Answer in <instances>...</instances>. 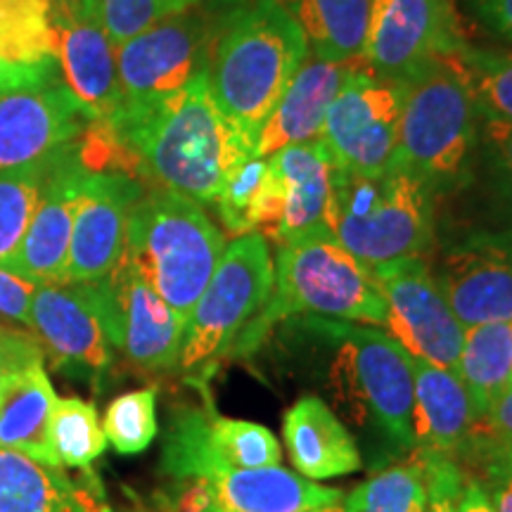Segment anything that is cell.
<instances>
[{"mask_svg": "<svg viewBox=\"0 0 512 512\" xmlns=\"http://www.w3.org/2000/svg\"><path fill=\"white\" fill-rule=\"evenodd\" d=\"M484 119V136L489 140L491 152L498 159V169L503 171L505 183H508L510 195H512V124L510 121H501L494 117H482Z\"/></svg>", "mask_w": 512, "mask_h": 512, "instance_id": "obj_45", "label": "cell"}, {"mask_svg": "<svg viewBox=\"0 0 512 512\" xmlns=\"http://www.w3.org/2000/svg\"><path fill=\"white\" fill-rule=\"evenodd\" d=\"M413 451L463 463L479 432V415L463 380L451 370L411 356Z\"/></svg>", "mask_w": 512, "mask_h": 512, "instance_id": "obj_21", "label": "cell"}, {"mask_svg": "<svg viewBox=\"0 0 512 512\" xmlns=\"http://www.w3.org/2000/svg\"><path fill=\"white\" fill-rule=\"evenodd\" d=\"M510 387H512V377H510Z\"/></svg>", "mask_w": 512, "mask_h": 512, "instance_id": "obj_51", "label": "cell"}, {"mask_svg": "<svg viewBox=\"0 0 512 512\" xmlns=\"http://www.w3.org/2000/svg\"><path fill=\"white\" fill-rule=\"evenodd\" d=\"M309 55L297 17L283 0H252L230 12L207 67L214 102L256 145L261 126Z\"/></svg>", "mask_w": 512, "mask_h": 512, "instance_id": "obj_2", "label": "cell"}, {"mask_svg": "<svg viewBox=\"0 0 512 512\" xmlns=\"http://www.w3.org/2000/svg\"><path fill=\"white\" fill-rule=\"evenodd\" d=\"M432 273L465 328L512 320V233L460 242Z\"/></svg>", "mask_w": 512, "mask_h": 512, "instance_id": "obj_18", "label": "cell"}, {"mask_svg": "<svg viewBox=\"0 0 512 512\" xmlns=\"http://www.w3.org/2000/svg\"><path fill=\"white\" fill-rule=\"evenodd\" d=\"M458 377L463 380L477 415L484 418L496 396L510 387L512 320L465 328Z\"/></svg>", "mask_w": 512, "mask_h": 512, "instance_id": "obj_29", "label": "cell"}, {"mask_svg": "<svg viewBox=\"0 0 512 512\" xmlns=\"http://www.w3.org/2000/svg\"><path fill=\"white\" fill-rule=\"evenodd\" d=\"M479 427L496 444L512 448V387L496 396L484 418H479Z\"/></svg>", "mask_w": 512, "mask_h": 512, "instance_id": "obj_43", "label": "cell"}, {"mask_svg": "<svg viewBox=\"0 0 512 512\" xmlns=\"http://www.w3.org/2000/svg\"><path fill=\"white\" fill-rule=\"evenodd\" d=\"M38 283L15 275L0 268V318L12 320V323L31 325V299H34Z\"/></svg>", "mask_w": 512, "mask_h": 512, "instance_id": "obj_42", "label": "cell"}, {"mask_svg": "<svg viewBox=\"0 0 512 512\" xmlns=\"http://www.w3.org/2000/svg\"><path fill=\"white\" fill-rule=\"evenodd\" d=\"M271 242L261 233L233 238L185 323L178 368L209 377L216 363L230 358L238 339L259 318L273 292Z\"/></svg>", "mask_w": 512, "mask_h": 512, "instance_id": "obj_9", "label": "cell"}, {"mask_svg": "<svg viewBox=\"0 0 512 512\" xmlns=\"http://www.w3.org/2000/svg\"><path fill=\"white\" fill-rule=\"evenodd\" d=\"M124 512H152V510H150V508H145V505H140V503H138V505H133L131 510H124Z\"/></svg>", "mask_w": 512, "mask_h": 512, "instance_id": "obj_48", "label": "cell"}, {"mask_svg": "<svg viewBox=\"0 0 512 512\" xmlns=\"http://www.w3.org/2000/svg\"><path fill=\"white\" fill-rule=\"evenodd\" d=\"M453 55L470 83L479 114L512 124V53L465 43Z\"/></svg>", "mask_w": 512, "mask_h": 512, "instance_id": "obj_35", "label": "cell"}, {"mask_svg": "<svg viewBox=\"0 0 512 512\" xmlns=\"http://www.w3.org/2000/svg\"><path fill=\"white\" fill-rule=\"evenodd\" d=\"M211 446L226 470H254L283 463V448L275 434L249 420L211 415Z\"/></svg>", "mask_w": 512, "mask_h": 512, "instance_id": "obj_36", "label": "cell"}, {"mask_svg": "<svg viewBox=\"0 0 512 512\" xmlns=\"http://www.w3.org/2000/svg\"><path fill=\"white\" fill-rule=\"evenodd\" d=\"M214 204L223 228L233 238L261 233L271 242L283 214V200L268 157L254 155L235 166Z\"/></svg>", "mask_w": 512, "mask_h": 512, "instance_id": "obj_27", "label": "cell"}, {"mask_svg": "<svg viewBox=\"0 0 512 512\" xmlns=\"http://www.w3.org/2000/svg\"><path fill=\"white\" fill-rule=\"evenodd\" d=\"M458 512H496L491 498L486 496L484 486L475 477H467L465 489L458 501Z\"/></svg>", "mask_w": 512, "mask_h": 512, "instance_id": "obj_47", "label": "cell"}, {"mask_svg": "<svg viewBox=\"0 0 512 512\" xmlns=\"http://www.w3.org/2000/svg\"><path fill=\"white\" fill-rule=\"evenodd\" d=\"M55 401L57 394L43 363L12 377L0 396V448L60 467L48 441Z\"/></svg>", "mask_w": 512, "mask_h": 512, "instance_id": "obj_26", "label": "cell"}, {"mask_svg": "<svg viewBox=\"0 0 512 512\" xmlns=\"http://www.w3.org/2000/svg\"><path fill=\"white\" fill-rule=\"evenodd\" d=\"M202 3L117 46L121 119L112 131L114 140L207 72L216 36L230 12Z\"/></svg>", "mask_w": 512, "mask_h": 512, "instance_id": "obj_8", "label": "cell"}, {"mask_svg": "<svg viewBox=\"0 0 512 512\" xmlns=\"http://www.w3.org/2000/svg\"><path fill=\"white\" fill-rule=\"evenodd\" d=\"M273 292L259 318L238 339L230 356H247L266 342L275 323L292 316L349 320L380 328L387 304L373 273L328 228L283 242L275 252Z\"/></svg>", "mask_w": 512, "mask_h": 512, "instance_id": "obj_3", "label": "cell"}, {"mask_svg": "<svg viewBox=\"0 0 512 512\" xmlns=\"http://www.w3.org/2000/svg\"><path fill=\"white\" fill-rule=\"evenodd\" d=\"M370 273L387 304L389 335L413 358L458 375L465 325L448 306L432 266L425 259H399Z\"/></svg>", "mask_w": 512, "mask_h": 512, "instance_id": "obj_12", "label": "cell"}, {"mask_svg": "<svg viewBox=\"0 0 512 512\" xmlns=\"http://www.w3.org/2000/svg\"><path fill=\"white\" fill-rule=\"evenodd\" d=\"M505 448V446H503ZM508 453H510V456H512V448H508Z\"/></svg>", "mask_w": 512, "mask_h": 512, "instance_id": "obj_50", "label": "cell"}, {"mask_svg": "<svg viewBox=\"0 0 512 512\" xmlns=\"http://www.w3.org/2000/svg\"><path fill=\"white\" fill-rule=\"evenodd\" d=\"M427 477L418 453H408L399 465L380 470L377 475L351 489L344 496L342 512H425Z\"/></svg>", "mask_w": 512, "mask_h": 512, "instance_id": "obj_31", "label": "cell"}, {"mask_svg": "<svg viewBox=\"0 0 512 512\" xmlns=\"http://www.w3.org/2000/svg\"><path fill=\"white\" fill-rule=\"evenodd\" d=\"M209 484L214 508L223 512H320L344 503L342 489L320 486L280 465L228 470Z\"/></svg>", "mask_w": 512, "mask_h": 512, "instance_id": "obj_25", "label": "cell"}, {"mask_svg": "<svg viewBox=\"0 0 512 512\" xmlns=\"http://www.w3.org/2000/svg\"><path fill=\"white\" fill-rule=\"evenodd\" d=\"M325 228L366 268L425 259L434 242L430 185L403 169L380 176L335 169Z\"/></svg>", "mask_w": 512, "mask_h": 512, "instance_id": "obj_6", "label": "cell"}, {"mask_svg": "<svg viewBox=\"0 0 512 512\" xmlns=\"http://www.w3.org/2000/svg\"><path fill=\"white\" fill-rule=\"evenodd\" d=\"M306 328L335 347L328 392L339 413L361 430H373L392 448L411 453L413 368L411 354L375 325L304 316Z\"/></svg>", "mask_w": 512, "mask_h": 512, "instance_id": "obj_4", "label": "cell"}, {"mask_svg": "<svg viewBox=\"0 0 512 512\" xmlns=\"http://www.w3.org/2000/svg\"><path fill=\"white\" fill-rule=\"evenodd\" d=\"M86 121L62 81L0 93V174L55 162L81 136Z\"/></svg>", "mask_w": 512, "mask_h": 512, "instance_id": "obj_15", "label": "cell"}, {"mask_svg": "<svg viewBox=\"0 0 512 512\" xmlns=\"http://www.w3.org/2000/svg\"><path fill=\"white\" fill-rule=\"evenodd\" d=\"M140 185L124 171H86L74 209L64 283H95L119 264Z\"/></svg>", "mask_w": 512, "mask_h": 512, "instance_id": "obj_16", "label": "cell"}, {"mask_svg": "<svg viewBox=\"0 0 512 512\" xmlns=\"http://www.w3.org/2000/svg\"><path fill=\"white\" fill-rule=\"evenodd\" d=\"M460 467L465 472H477V475L467 477H475L484 486L496 512H512V456L508 448L496 444L486 434H479L475 446Z\"/></svg>", "mask_w": 512, "mask_h": 512, "instance_id": "obj_39", "label": "cell"}, {"mask_svg": "<svg viewBox=\"0 0 512 512\" xmlns=\"http://www.w3.org/2000/svg\"><path fill=\"white\" fill-rule=\"evenodd\" d=\"M287 8L311 53L335 62H363L373 0H292Z\"/></svg>", "mask_w": 512, "mask_h": 512, "instance_id": "obj_28", "label": "cell"}, {"mask_svg": "<svg viewBox=\"0 0 512 512\" xmlns=\"http://www.w3.org/2000/svg\"><path fill=\"white\" fill-rule=\"evenodd\" d=\"M117 140L136 155L159 188L181 192L200 204L216 202L235 166L254 157L252 140L214 102L207 72L128 126Z\"/></svg>", "mask_w": 512, "mask_h": 512, "instance_id": "obj_1", "label": "cell"}, {"mask_svg": "<svg viewBox=\"0 0 512 512\" xmlns=\"http://www.w3.org/2000/svg\"><path fill=\"white\" fill-rule=\"evenodd\" d=\"M29 328L55 368L91 382L105 380L110 373L112 347L83 283H38Z\"/></svg>", "mask_w": 512, "mask_h": 512, "instance_id": "obj_17", "label": "cell"}, {"mask_svg": "<svg viewBox=\"0 0 512 512\" xmlns=\"http://www.w3.org/2000/svg\"><path fill=\"white\" fill-rule=\"evenodd\" d=\"M399 119V83L358 69L332 102L318 140L342 174L380 176L396 164Z\"/></svg>", "mask_w": 512, "mask_h": 512, "instance_id": "obj_11", "label": "cell"}, {"mask_svg": "<svg viewBox=\"0 0 512 512\" xmlns=\"http://www.w3.org/2000/svg\"><path fill=\"white\" fill-rule=\"evenodd\" d=\"M55 64H34V67H24V64H10L0 60V93L15 91L24 86H41V83L55 81Z\"/></svg>", "mask_w": 512, "mask_h": 512, "instance_id": "obj_44", "label": "cell"}, {"mask_svg": "<svg viewBox=\"0 0 512 512\" xmlns=\"http://www.w3.org/2000/svg\"><path fill=\"white\" fill-rule=\"evenodd\" d=\"M162 472L171 479H214L228 472L211 446V413L181 408L171 415L162 448Z\"/></svg>", "mask_w": 512, "mask_h": 512, "instance_id": "obj_30", "label": "cell"}, {"mask_svg": "<svg viewBox=\"0 0 512 512\" xmlns=\"http://www.w3.org/2000/svg\"><path fill=\"white\" fill-rule=\"evenodd\" d=\"M226 245V235L202 204L181 192H140L128 211L124 256L183 323L209 285Z\"/></svg>", "mask_w": 512, "mask_h": 512, "instance_id": "obj_5", "label": "cell"}, {"mask_svg": "<svg viewBox=\"0 0 512 512\" xmlns=\"http://www.w3.org/2000/svg\"><path fill=\"white\" fill-rule=\"evenodd\" d=\"M363 62H335L316 53L304 57L297 74L287 83L285 93L275 102L273 112L256 136L254 155L271 157L292 145L313 143L320 138L332 102Z\"/></svg>", "mask_w": 512, "mask_h": 512, "instance_id": "obj_20", "label": "cell"}, {"mask_svg": "<svg viewBox=\"0 0 512 512\" xmlns=\"http://www.w3.org/2000/svg\"><path fill=\"white\" fill-rule=\"evenodd\" d=\"M48 166L0 174V268L5 271H10L24 235H27Z\"/></svg>", "mask_w": 512, "mask_h": 512, "instance_id": "obj_34", "label": "cell"}, {"mask_svg": "<svg viewBox=\"0 0 512 512\" xmlns=\"http://www.w3.org/2000/svg\"><path fill=\"white\" fill-rule=\"evenodd\" d=\"M86 171L81 157H69L67 152L48 166L41 197L10 273L31 283H64L74 209Z\"/></svg>", "mask_w": 512, "mask_h": 512, "instance_id": "obj_19", "label": "cell"}, {"mask_svg": "<svg viewBox=\"0 0 512 512\" xmlns=\"http://www.w3.org/2000/svg\"><path fill=\"white\" fill-rule=\"evenodd\" d=\"M200 3L202 0H79L81 10L105 29L114 48Z\"/></svg>", "mask_w": 512, "mask_h": 512, "instance_id": "obj_38", "label": "cell"}, {"mask_svg": "<svg viewBox=\"0 0 512 512\" xmlns=\"http://www.w3.org/2000/svg\"><path fill=\"white\" fill-rule=\"evenodd\" d=\"M53 53L62 83L91 124L112 133L121 119L117 48L79 0H53Z\"/></svg>", "mask_w": 512, "mask_h": 512, "instance_id": "obj_14", "label": "cell"}, {"mask_svg": "<svg viewBox=\"0 0 512 512\" xmlns=\"http://www.w3.org/2000/svg\"><path fill=\"white\" fill-rule=\"evenodd\" d=\"M0 512H112L105 491L83 470L74 482L64 467L38 463L10 448H0Z\"/></svg>", "mask_w": 512, "mask_h": 512, "instance_id": "obj_22", "label": "cell"}, {"mask_svg": "<svg viewBox=\"0 0 512 512\" xmlns=\"http://www.w3.org/2000/svg\"><path fill=\"white\" fill-rule=\"evenodd\" d=\"M53 0H0V60L10 64H50L53 53Z\"/></svg>", "mask_w": 512, "mask_h": 512, "instance_id": "obj_32", "label": "cell"}, {"mask_svg": "<svg viewBox=\"0 0 512 512\" xmlns=\"http://www.w3.org/2000/svg\"><path fill=\"white\" fill-rule=\"evenodd\" d=\"M209 512H223V510H216V508H211ZM320 512H342V508H332V510H320Z\"/></svg>", "mask_w": 512, "mask_h": 512, "instance_id": "obj_49", "label": "cell"}, {"mask_svg": "<svg viewBox=\"0 0 512 512\" xmlns=\"http://www.w3.org/2000/svg\"><path fill=\"white\" fill-rule=\"evenodd\" d=\"M401 86L394 169L434 185L460 174L477 140V100L456 55H444Z\"/></svg>", "mask_w": 512, "mask_h": 512, "instance_id": "obj_7", "label": "cell"}, {"mask_svg": "<svg viewBox=\"0 0 512 512\" xmlns=\"http://www.w3.org/2000/svg\"><path fill=\"white\" fill-rule=\"evenodd\" d=\"M157 389H133L114 399L105 411L107 444L114 446L119 456H138L157 439Z\"/></svg>", "mask_w": 512, "mask_h": 512, "instance_id": "obj_37", "label": "cell"}, {"mask_svg": "<svg viewBox=\"0 0 512 512\" xmlns=\"http://www.w3.org/2000/svg\"><path fill=\"white\" fill-rule=\"evenodd\" d=\"M418 453L425 463L427 477V510L425 512H458V501L463 494L467 472L448 456L437 453Z\"/></svg>", "mask_w": 512, "mask_h": 512, "instance_id": "obj_40", "label": "cell"}, {"mask_svg": "<svg viewBox=\"0 0 512 512\" xmlns=\"http://www.w3.org/2000/svg\"><path fill=\"white\" fill-rule=\"evenodd\" d=\"M275 183H278L283 214L278 230L273 235V245L304 238L325 228V211H328L335 164L320 140L304 145H292L268 157Z\"/></svg>", "mask_w": 512, "mask_h": 512, "instance_id": "obj_24", "label": "cell"}, {"mask_svg": "<svg viewBox=\"0 0 512 512\" xmlns=\"http://www.w3.org/2000/svg\"><path fill=\"white\" fill-rule=\"evenodd\" d=\"M83 285L98 309L110 347L119 349L145 373H169L178 368L185 323L124 254L105 278Z\"/></svg>", "mask_w": 512, "mask_h": 512, "instance_id": "obj_10", "label": "cell"}, {"mask_svg": "<svg viewBox=\"0 0 512 512\" xmlns=\"http://www.w3.org/2000/svg\"><path fill=\"white\" fill-rule=\"evenodd\" d=\"M463 46L453 0H373L363 62L380 79L403 83Z\"/></svg>", "mask_w": 512, "mask_h": 512, "instance_id": "obj_13", "label": "cell"}, {"mask_svg": "<svg viewBox=\"0 0 512 512\" xmlns=\"http://www.w3.org/2000/svg\"><path fill=\"white\" fill-rule=\"evenodd\" d=\"M283 439L299 475L318 482L354 475L363 467L354 434L316 394H304L285 411Z\"/></svg>", "mask_w": 512, "mask_h": 512, "instance_id": "obj_23", "label": "cell"}, {"mask_svg": "<svg viewBox=\"0 0 512 512\" xmlns=\"http://www.w3.org/2000/svg\"><path fill=\"white\" fill-rule=\"evenodd\" d=\"M48 441L57 465L91 470V465L107 448L98 408L76 396L57 399L50 415Z\"/></svg>", "mask_w": 512, "mask_h": 512, "instance_id": "obj_33", "label": "cell"}, {"mask_svg": "<svg viewBox=\"0 0 512 512\" xmlns=\"http://www.w3.org/2000/svg\"><path fill=\"white\" fill-rule=\"evenodd\" d=\"M475 10L494 34L512 41V0H475Z\"/></svg>", "mask_w": 512, "mask_h": 512, "instance_id": "obj_46", "label": "cell"}, {"mask_svg": "<svg viewBox=\"0 0 512 512\" xmlns=\"http://www.w3.org/2000/svg\"><path fill=\"white\" fill-rule=\"evenodd\" d=\"M43 363V347L38 337L0 325V396L12 377Z\"/></svg>", "mask_w": 512, "mask_h": 512, "instance_id": "obj_41", "label": "cell"}]
</instances>
